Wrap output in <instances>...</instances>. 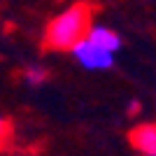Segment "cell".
I'll use <instances>...</instances> for the list:
<instances>
[{
	"instance_id": "8992f818",
	"label": "cell",
	"mask_w": 156,
	"mask_h": 156,
	"mask_svg": "<svg viewBox=\"0 0 156 156\" xmlns=\"http://www.w3.org/2000/svg\"><path fill=\"white\" fill-rule=\"evenodd\" d=\"M26 79H28V84H42L47 79L44 68H30V70L26 72Z\"/></svg>"
},
{
	"instance_id": "6da1fadb",
	"label": "cell",
	"mask_w": 156,
	"mask_h": 156,
	"mask_svg": "<svg viewBox=\"0 0 156 156\" xmlns=\"http://www.w3.org/2000/svg\"><path fill=\"white\" fill-rule=\"evenodd\" d=\"M91 12H93V7L86 5V2H77V5L68 7L65 12H61L47 26L44 47L47 49H56V51L72 49L91 30Z\"/></svg>"
},
{
	"instance_id": "277c9868",
	"label": "cell",
	"mask_w": 156,
	"mask_h": 156,
	"mask_svg": "<svg viewBox=\"0 0 156 156\" xmlns=\"http://www.w3.org/2000/svg\"><path fill=\"white\" fill-rule=\"evenodd\" d=\"M86 37L91 40V42H96L98 47H103V49H107V51H117L119 47H121V37H119V35H117L114 30H110V28H105V26L91 28Z\"/></svg>"
},
{
	"instance_id": "3957f363",
	"label": "cell",
	"mask_w": 156,
	"mask_h": 156,
	"mask_svg": "<svg viewBox=\"0 0 156 156\" xmlns=\"http://www.w3.org/2000/svg\"><path fill=\"white\" fill-rule=\"evenodd\" d=\"M133 149L144 156H156V124H140L128 133Z\"/></svg>"
},
{
	"instance_id": "7a4b0ae2",
	"label": "cell",
	"mask_w": 156,
	"mask_h": 156,
	"mask_svg": "<svg viewBox=\"0 0 156 156\" xmlns=\"http://www.w3.org/2000/svg\"><path fill=\"white\" fill-rule=\"evenodd\" d=\"M72 54H75V58L84 65V68H89V70H107V68H112V63H114L112 51L98 47L96 42H91L89 37L79 40L77 44L72 47Z\"/></svg>"
},
{
	"instance_id": "52a82bcc",
	"label": "cell",
	"mask_w": 156,
	"mask_h": 156,
	"mask_svg": "<svg viewBox=\"0 0 156 156\" xmlns=\"http://www.w3.org/2000/svg\"><path fill=\"white\" fill-rule=\"evenodd\" d=\"M137 110H140V103H130V114H135Z\"/></svg>"
},
{
	"instance_id": "5b68a950",
	"label": "cell",
	"mask_w": 156,
	"mask_h": 156,
	"mask_svg": "<svg viewBox=\"0 0 156 156\" xmlns=\"http://www.w3.org/2000/svg\"><path fill=\"white\" fill-rule=\"evenodd\" d=\"M12 135H14V128H12V121L5 117H0V151H5L9 144H12Z\"/></svg>"
}]
</instances>
